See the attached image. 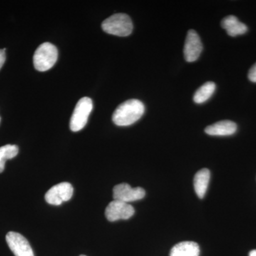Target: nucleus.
Listing matches in <instances>:
<instances>
[{
	"label": "nucleus",
	"instance_id": "16",
	"mask_svg": "<svg viewBox=\"0 0 256 256\" xmlns=\"http://www.w3.org/2000/svg\"><path fill=\"white\" fill-rule=\"evenodd\" d=\"M249 80L252 82H256V63L249 70L248 75Z\"/></svg>",
	"mask_w": 256,
	"mask_h": 256
},
{
	"label": "nucleus",
	"instance_id": "1",
	"mask_svg": "<svg viewBox=\"0 0 256 256\" xmlns=\"http://www.w3.org/2000/svg\"><path fill=\"white\" fill-rule=\"evenodd\" d=\"M144 112V104L137 99H130L116 109L112 114V121L118 126H130L140 119Z\"/></svg>",
	"mask_w": 256,
	"mask_h": 256
},
{
	"label": "nucleus",
	"instance_id": "15",
	"mask_svg": "<svg viewBox=\"0 0 256 256\" xmlns=\"http://www.w3.org/2000/svg\"><path fill=\"white\" fill-rule=\"evenodd\" d=\"M18 152V146L14 144H6L0 148V173L4 171L6 160L15 158Z\"/></svg>",
	"mask_w": 256,
	"mask_h": 256
},
{
	"label": "nucleus",
	"instance_id": "12",
	"mask_svg": "<svg viewBox=\"0 0 256 256\" xmlns=\"http://www.w3.org/2000/svg\"><path fill=\"white\" fill-rule=\"evenodd\" d=\"M210 171L204 168L197 172L194 178V188L198 198H202L206 194L210 181Z\"/></svg>",
	"mask_w": 256,
	"mask_h": 256
},
{
	"label": "nucleus",
	"instance_id": "5",
	"mask_svg": "<svg viewBox=\"0 0 256 256\" xmlns=\"http://www.w3.org/2000/svg\"><path fill=\"white\" fill-rule=\"evenodd\" d=\"M74 188L68 182H62L54 185L50 188L45 195V200L50 204L58 206L72 198Z\"/></svg>",
	"mask_w": 256,
	"mask_h": 256
},
{
	"label": "nucleus",
	"instance_id": "13",
	"mask_svg": "<svg viewBox=\"0 0 256 256\" xmlns=\"http://www.w3.org/2000/svg\"><path fill=\"white\" fill-rule=\"evenodd\" d=\"M200 248L194 242H183L176 244L170 252V256H200Z\"/></svg>",
	"mask_w": 256,
	"mask_h": 256
},
{
	"label": "nucleus",
	"instance_id": "4",
	"mask_svg": "<svg viewBox=\"0 0 256 256\" xmlns=\"http://www.w3.org/2000/svg\"><path fill=\"white\" fill-rule=\"evenodd\" d=\"M92 110V102L90 98H82L78 100L70 121V128L73 132H78L85 127Z\"/></svg>",
	"mask_w": 256,
	"mask_h": 256
},
{
	"label": "nucleus",
	"instance_id": "9",
	"mask_svg": "<svg viewBox=\"0 0 256 256\" xmlns=\"http://www.w3.org/2000/svg\"><path fill=\"white\" fill-rule=\"evenodd\" d=\"M202 50H203V45L198 34L195 30H190L188 32L184 47L185 60L188 62H195L198 60Z\"/></svg>",
	"mask_w": 256,
	"mask_h": 256
},
{
	"label": "nucleus",
	"instance_id": "7",
	"mask_svg": "<svg viewBox=\"0 0 256 256\" xmlns=\"http://www.w3.org/2000/svg\"><path fill=\"white\" fill-rule=\"evenodd\" d=\"M146 196V191L141 188H132L128 184L116 185L114 188V200L129 203L142 200Z\"/></svg>",
	"mask_w": 256,
	"mask_h": 256
},
{
	"label": "nucleus",
	"instance_id": "10",
	"mask_svg": "<svg viewBox=\"0 0 256 256\" xmlns=\"http://www.w3.org/2000/svg\"><path fill=\"white\" fill-rule=\"evenodd\" d=\"M237 126L230 120H222L205 128L206 134L212 136H228L236 132Z\"/></svg>",
	"mask_w": 256,
	"mask_h": 256
},
{
	"label": "nucleus",
	"instance_id": "17",
	"mask_svg": "<svg viewBox=\"0 0 256 256\" xmlns=\"http://www.w3.org/2000/svg\"><path fill=\"white\" fill-rule=\"evenodd\" d=\"M5 60H6V55H5V48L0 50V69L4 65Z\"/></svg>",
	"mask_w": 256,
	"mask_h": 256
},
{
	"label": "nucleus",
	"instance_id": "11",
	"mask_svg": "<svg viewBox=\"0 0 256 256\" xmlns=\"http://www.w3.org/2000/svg\"><path fill=\"white\" fill-rule=\"evenodd\" d=\"M222 26L226 30L227 34L230 36L244 34L248 31L246 25L239 22L238 18L234 15H229L224 18L222 21Z\"/></svg>",
	"mask_w": 256,
	"mask_h": 256
},
{
	"label": "nucleus",
	"instance_id": "6",
	"mask_svg": "<svg viewBox=\"0 0 256 256\" xmlns=\"http://www.w3.org/2000/svg\"><path fill=\"white\" fill-rule=\"evenodd\" d=\"M134 214L132 206L126 202L114 200L106 207L105 215L109 222H114L120 220H126L131 218Z\"/></svg>",
	"mask_w": 256,
	"mask_h": 256
},
{
	"label": "nucleus",
	"instance_id": "14",
	"mask_svg": "<svg viewBox=\"0 0 256 256\" xmlns=\"http://www.w3.org/2000/svg\"><path fill=\"white\" fill-rule=\"evenodd\" d=\"M216 90V84L214 82H205L197 89L194 96V101L196 104H203L212 97Z\"/></svg>",
	"mask_w": 256,
	"mask_h": 256
},
{
	"label": "nucleus",
	"instance_id": "2",
	"mask_svg": "<svg viewBox=\"0 0 256 256\" xmlns=\"http://www.w3.org/2000/svg\"><path fill=\"white\" fill-rule=\"evenodd\" d=\"M57 58L56 47L50 42H45L37 48L34 54V66L38 72H46L54 66Z\"/></svg>",
	"mask_w": 256,
	"mask_h": 256
},
{
	"label": "nucleus",
	"instance_id": "19",
	"mask_svg": "<svg viewBox=\"0 0 256 256\" xmlns=\"http://www.w3.org/2000/svg\"><path fill=\"white\" fill-rule=\"evenodd\" d=\"M85 256V255H82V256Z\"/></svg>",
	"mask_w": 256,
	"mask_h": 256
},
{
	"label": "nucleus",
	"instance_id": "3",
	"mask_svg": "<svg viewBox=\"0 0 256 256\" xmlns=\"http://www.w3.org/2000/svg\"><path fill=\"white\" fill-rule=\"evenodd\" d=\"M104 31L109 34L118 36H128L132 33V20L124 13L112 15L102 23Z\"/></svg>",
	"mask_w": 256,
	"mask_h": 256
},
{
	"label": "nucleus",
	"instance_id": "18",
	"mask_svg": "<svg viewBox=\"0 0 256 256\" xmlns=\"http://www.w3.org/2000/svg\"><path fill=\"white\" fill-rule=\"evenodd\" d=\"M249 256H256V250H252L249 254Z\"/></svg>",
	"mask_w": 256,
	"mask_h": 256
},
{
	"label": "nucleus",
	"instance_id": "8",
	"mask_svg": "<svg viewBox=\"0 0 256 256\" xmlns=\"http://www.w3.org/2000/svg\"><path fill=\"white\" fill-rule=\"evenodd\" d=\"M6 240L15 256H34L30 242L21 234L10 232L6 234Z\"/></svg>",
	"mask_w": 256,
	"mask_h": 256
},
{
	"label": "nucleus",
	"instance_id": "20",
	"mask_svg": "<svg viewBox=\"0 0 256 256\" xmlns=\"http://www.w3.org/2000/svg\"><path fill=\"white\" fill-rule=\"evenodd\" d=\"M0 121H1V118H0Z\"/></svg>",
	"mask_w": 256,
	"mask_h": 256
}]
</instances>
